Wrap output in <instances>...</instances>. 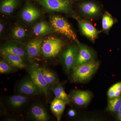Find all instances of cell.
Masks as SVG:
<instances>
[{"label": "cell", "instance_id": "obj_1", "mask_svg": "<svg viewBox=\"0 0 121 121\" xmlns=\"http://www.w3.org/2000/svg\"><path fill=\"white\" fill-rule=\"evenodd\" d=\"M99 63L95 60L75 67L72 78L75 82H83L89 80L98 68Z\"/></svg>", "mask_w": 121, "mask_h": 121}, {"label": "cell", "instance_id": "obj_2", "mask_svg": "<svg viewBox=\"0 0 121 121\" xmlns=\"http://www.w3.org/2000/svg\"><path fill=\"white\" fill-rule=\"evenodd\" d=\"M50 21L52 28L56 32L73 40L79 44L75 33L64 18L59 16H53L50 17Z\"/></svg>", "mask_w": 121, "mask_h": 121}, {"label": "cell", "instance_id": "obj_3", "mask_svg": "<svg viewBox=\"0 0 121 121\" xmlns=\"http://www.w3.org/2000/svg\"><path fill=\"white\" fill-rule=\"evenodd\" d=\"M27 70L30 78L42 93L47 97H49L51 89L44 78L40 67L36 64H31L27 67Z\"/></svg>", "mask_w": 121, "mask_h": 121}, {"label": "cell", "instance_id": "obj_4", "mask_svg": "<svg viewBox=\"0 0 121 121\" xmlns=\"http://www.w3.org/2000/svg\"><path fill=\"white\" fill-rule=\"evenodd\" d=\"M44 8L52 12L67 13L71 9L69 0H33Z\"/></svg>", "mask_w": 121, "mask_h": 121}, {"label": "cell", "instance_id": "obj_5", "mask_svg": "<svg viewBox=\"0 0 121 121\" xmlns=\"http://www.w3.org/2000/svg\"><path fill=\"white\" fill-rule=\"evenodd\" d=\"M63 46L62 41L55 37L48 38L43 41L42 47V53L47 58L56 56L60 52Z\"/></svg>", "mask_w": 121, "mask_h": 121}, {"label": "cell", "instance_id": "obj_6", "mask_svg": "<svg viewBox=\"0 0 121 121\" xmlns=\"http://www.w3.org/2000/svg\"><path fill=\"white\" fill-rule=\"evenodd\" d=\"M17 93L26 95H35L42 93L31 78H24L17 84L16 88Z\"/></svg>", "mask_w": 121, "mask_h": 121}, {"label": "cell", "instance_id": "obj_7", "mask_svg": "<svg viewBox=\"0 0 121 121\" xmlns=\"http://www.w3.org/2000/svg\"><path fill=\"white\" fill-rule=\"evenodd\" d=\"M79 47V46L78 45H71L63 53V63L66 71H69L74 67Z\"/></svg>", "mask_w": 121, "mask_h": 121}, {"label": "cell", "instance_id": "obj_8", "mask_svg": "<svg viewBox=\"0 0 121 121\" xmlns=\"http://www.w3.org/2000/svg\"><path fill=\"white\" fill-rule=\"evenodd\" d=\"M29 115L31 119L35 121H47L50 118L46 108L40 103H36L31 107Z\"/></svg>", "mask_w": 121, "mask_h": 121}, {"label": "cell", "instance_id": "obj_9", "mask_svg": "<svg viewBox=\"0 0 121 121\" xmlns=\"http://www.w3.org/2000/svg\"><path fill=\"white\" fill-rule=\"evenodd\" d=\"M95 56L94 52L90 48L82 44H79L74 67L94 60Z\"/></svg>", "mask_w": 121, "mask_h": 121}, {"label": "cell", "instance_id": "obj_10", "mask_svg": "<svg viewBox=\"0 0 121 121\" xmlns=\"http://www.w3.org/2000/svg\"><path fill=\"white\" fill-rule=\"evenodd\" d=\"M74 17L78 21L82 34L91 41H94L97 37L98 31L89 22L82 19L78 17Z\"/></svg>", "mask_w": 121, "mask_h": 121}, {"label": "cell", "instance_id": "obj_11", "mask_svg": "<svg viewBox=\"0 0 121 121\" xmlns=\"http://www.w3.org/2000/svg\"><path fill=\"white\" fill-rule=\"evenodd\" d=\"M28 101L27 95L19 94L9 97L7 98V104L10 109L17 111L23 108Z\"/></svg>", "mask_w": 121, "mask_h": 121}, {"label": "cell", "instance_id": "obj_12", "mask_svg": "<svg viewBox=\"0 0 121 121\" xmlns=\"http://www.w3.org/2000/svg\"><path fill=\"white\" fill-rule=\"evenodd\" d=\"M43 43L42 40L39 39H34L29 42L25 48L26 55L30 58L39 56L42 52Z\"/></svg>", "mask_w": 121, "mask_h": 121}, {"label": "cell", "instance_id": "obj_13", "mask_svg": "<svg viewBox=\"0 0 121 121\" xmlns=\"http://www.w3.org/2000/svg\"><path fill=\"white\" fill-rule=\"evenodd\" d=\"M2 59L14 68L23 69L26 67L27 65L23 58L15 54L1 52Z\"/></svg>", "mask_w": 121, "mask_h": 121}, {"label": "cell", "instance_id": "obj_14", "mask_svg": "<svg viewBox=\"0 0 121 121\" xmlns=\"http://www.w3.org/2000/svg\"><path fill=\"white\" fill-rule=\"evenodd\" d=\"M91 97L90 92L87 91H76L70 96V99L76 105L78 106L86 105L89 103Z\"/></svg>", "mask_w": 121, "mask_h": 121}, {"label": "cell", "instance_id": "obj_15", "mask_svg": "<svg viewBox=\"0 0 121 121\" xmlns=\"http://www.w3.org/2000/svg\"><path fill=\"white\" fill-rule=\"evenodd\" d=\"M21 16L24 21L27 23H31L39 17L40 13L36 7L31 5H28L24 8Z\"/></svg>", "mask_w": 121, "mask_h": 121}, {"label": "cell", "instance_id": "obj_16", "mask_svg": "<svg viewBox=\"0 0 121 121\" xmlns=\"http://www.w3.org/2000/svg\"><path fill=\"white\" fill-rule=\"evenodd\" d=\"M79 7L82 12L87 16H95L98 15L100 12L99 6L94 2H83L80 5Z\"/></svg>", "mask_w": 121, "mask_h": 121}, {"label": "cell", "instance_id": "obj_17", "mask_svg": "<svg viewBox=\"0 0 121 121\" xmlns=\"http://www.w3.org/2000/svg\"><path fill=\"white\" fill-rule=\"evenodd\" d=\"M66 104L63 100L56 98H55L51 103V110L58 121L60 120Z\"/></svg>", "mask_w": 121, "mask_h": 121}, {"label": "cell", "instance_id": "obj_18", "mask_svg": "<svg viewBox=\"0 0 121 121\" xmlns=\"http://www.w3.org/2000/svg\"><path fill=\"white\" fill-rule=\"evenodd\" d=\"M1 52L15 54L23 58L26 55L25 49L21 46L15 44H5L1 48Z\"/></svg>", "mask_w": 121, "mask_h": 121}, {"label": "cell", "instance_id": "obj_19", "mask_svg": "<svg viewBox=\"0 0 121 121\" xmlns=\"http://www.w3.org/2000/svg\"><path fill=\"white\" fill-rule=\"evenodd\" d=\"M44 80L51 90L55 84L59 82L56 74L52 70L45 67H40Z\"/></svg>", "mask_w": 121, "mask_h": 121}, {"label": "cell", "instance_id": "obj_20", "mask_svg": "<svg viewBox=\"0 0 121 121\" xmlns=\"http://www.w3.org/2000/svg\"><path fill=\"white\" fill-rule=\"evenodd\" d=\"M52 30V27L44 21L38 23L33 27L32 32L36 36H43L51 32Z\"/></svg>", "mask_w": 121, "mask_h": 121}, {"label": "cell", "instance_id": "obj_21", "mask_svg": "<svg viewBox=\"0 0 121 121\" xmlns=\"http://www.w3.org/2000/svg\"><path fill=\"white\" fill-rule=\"evenodd\" d=\"M18 4L17 0H3L0 4L1 13L9 15L12 13Z\"/></svg>", "mask_w": 121, "mask_h": 121}, {"label": "cell", "instance_id": "obj_22", "mask_svg": "<svg viewBox=\"0 0 121 121\" xmlns=\"http://www.w3.org/2000/svg\"><path fill=\"white\" fill-rule=\"evenodd\" d=\"M51 90L53 91L56 98L63 100L67 104L70 101V96L66 93L63 87L59 82L55 84Z\"/></svg>", "mask_w": 121, "mask_h": 121}, {"label": "cell", "instance_id": "obj_23", "mask_svg": "<svg viewBox=\"0 0 121 121\" xmlns=\"http://www.w3.org/2000/svg\"><path fill=\"white\" fill-rule=\"evenodd\" d=\"M114 20L113 17L108 12H106L102 19V27L103 30L108 31L113 25Z\"/></svg>", "mask_w": 121, "mask_h": 121}, {"label": "cell", "instance_id": "obj_24", "mask_svg": "<svg viewBox=\"0 0 121 121\" xmlns=\"http://www.w3.org/2000/svg\"><path fill=\"white\" fill-rule=\"evenodd\" d=\"M121 106V97L110 99L108 102V110L109 111L118 113Z\"/></svg>", "mask_w": 121, "mask_h": 121}, {"label": "cell", "instance_id": "obj_25", "mask_svg": "<svg viewBox=\"0 0 121 121\" xmlns=\"http://www.w3.org/2000/svg\"><path fill=\"white\" fill-rule=\"evenodd\" d=\"M26 30L22 26H17L15 27L12 31V36L16 39L20 40L26 36Z\"/></svg>", "mask_w": 121, "mask_h": 121}, {"label": "cell", "instance_id": "obj_26", "mask_svg": "<svg viewBox=\"0 0 121 121\" xmlns=\"http://www.w3.org/2000/svg\"><path fill=\"white\" fill-rule=\"evenodd\" d=\"M14 67L11 66L4 60L0 61V73L1 74H7L14 71Z\"/></svg>", "mask_w": 121, "mask_h": 121}, {"label": "cell", "instance_id": "obj_27", "mask_svg": "<svg viewBox=\"0 0 121 121\" xmlns=\"http://www.w3.org/2000/svg\"><path fill=\"white\" fill-rule=\"evenodd\" d=\"M108 98L110 99H112L119 97L118 95L117 94L112 86L109 88L108 91Z\"/></svg>", "mask_w": 121, "mask_h": 121}, {"label": "cell", "instance_id": "obj_28", "mask_svg": "<svg viewBox=\"0 0 121 121\" xmlns=\"http://www.w3.org/2000/svg\"><path fill=\"white\" fill-rule=\"evenodd\" d=\"M118 96H120L121 93V82L117 83L112 86Z\"/></svg>", "mask_w": 121, "mask_h": 121}, {"label": "cell", "instance_id": "obj_29", "mask_svg": "<svg viewBox=\"0 0 121 121\" xmlns=\"http://www.w3.org/2000/svg\"><path fill=\"white\" fill-rule=\"evenodd\" d=\"M68 114L70 117H74L75 116L76 112L74 110L70 109L68 112Z\"/></svg>", "mask_w": 121, "mask_h": 121}, {"label": "cell", "instance_id": "obj_30", "mask_svg": "<svg viewBox=\"0 0 121 121\" xmlns=\"http://www.w3.org/2000/svg\"><path fill=\"white\" fill-rule=\"evenodd\" d=\"M118 117L119 121H121V106L119 111L118 112Z\"/></svg>", "mask_w": 121, "mask_h": 121}, {"label": "cell", "instance_id": "obj_31", "mask_svg": "<svg viewBox=\"0 0 121 121\" xmlns=\"http://www.w3.org/2000/svg\"><path fill=\"white\" fill-rule=\"evenodd\" d=\"M4 25L2 24V23H0V33L2 32L4 30Z\"/></svg>", "mask_w": 121, "mask_h": 121}]
</instances>
